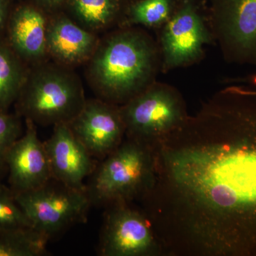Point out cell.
Listing matches in <instances>:
<instances>
[{
  "label": "cell",
  "mask_w": 256,
  "mask_h": 256,
  "mask_svg": "<svg viewBox=\"0 0 256 256\" xmlns=\"http://www.w3.org/2000/svg\"><path fill=\"white\" fill-rule=\"evenodd\" d=\"M151 148L140 202L163 252L256 256V88H225Z\"/></svg>",
  "instance_id": "1"
},
{
  "label": "cell",
  "mask_w": 256,
  "mask_h": 256,
  "mask_svg": "<svg viewBox=\"0 0 256 256\" xmlns=\"http://www.w3.org/2000/svg\"><path fill=\"white\" fill-rule=\"evenodd\" d=\"M159 53L146 32L118 30L99 40L87 62L88 80L98 98L124 105L156 82Z\"/></svg>",
  "instance_id": "2"
},
{
  "label": "cell",
  "mask_w": 256,
  "mask_h": 256,
  "mask_svg": "<svg viewBox=\"0 0 256 256\" xmlns=\"http://www.w3.org/2000/svg\"><path fill=\"white\" fill-rule=\"evenodd\" d=\"M86 101L82 80L72 67L44 60L28 70L15 104L18 116L54 127L68 124Z\"/></svg>",
  "instance_id": "3"
},
{
  "label": "cell",
  "mask_w": 256,
  "mask_h": 256,
  "mask_svg": "<svg viewBox=\"0 0 256 256\" xmlns=\"http://www.w3.org/2000/svg\"><path fill=\"white\" fill-rule=\"evenodd\" d=\"M153 174L151 146L126 137L112 152L98 162L88 178V196L92 206L139 200L150 186Z\"/></svg>",
  "instance_id": "4"
},
{
  "label": "cell",
  "mask_w": 256,
  "mask_h": 256,
  "mask_svg": "<svg viewBox=\"0 0 256 256\" xmlns=\"http://www.w3.org/2000/svg\"><path fill=\"white\" fill-rule=\"evenodd\" d=\"M15 197L32 228L48 242L74 226L86 223L92 206L86 190L69 188L54 178Z\"/></svg>",
  "instance_id": "5"
},
{
  "label": "cell",
  "mask_w": 256,
  "mask_h": 256,
  "mask_svg": "<svg viewBox=\"0 0 256 256\" xmlns=\"http://www.w3.org/2000/svg\"><path fill=\"white\" fill-rule=\"evenodd\" d=\"M120 110L126 137L149 146L178 128L188 116L178 90L156 82L120 106Z\"/></svg>",
  "instance_id": "6"
},
{
  "label": "cell",
  "mask_w": 256,
  "mask_h": 256,
  "mask_svg": "<svg viewBox=\"0 0 256 256\" xmlns=\"http://www.w3.org/2000/svg\"><path fill=\"white\" fill-rule=\"evenodd\" d=\"M98 252L101 256H153L162 252L149 220L130 202L106 207Z\"/></svg>",
  "instance_id": "7"
},
{
  "label": "cell",
  "mask_w": 256,
  "mask_h": 256,
  "mask_svg": "<svg viewBox=\"0 0 256 256\" xmlns=\"http://www.w3.org/2000/svg\"><path fill=\"white\" fill-rule=\"evenodd\" d=\"M212 28L226 60L256 66V0H215Z\"/></svg>",
  "instance_id": "8"
},
{
  "label": "cell",
  "mask_w": 256,
  "mask_h": 256,
  "mask_svg": "<svg viewBox=\"0 0 256 256\" xmlns=\"http://www.w3.org/2000/svg\"><path fill=\"white\" fill-rule=\"evenodd\" d=\"M212 36L196 6L185 2L164 24L160 37L162 70L168 72L200 60Z\"/></svg>",
  "instance_id": "9"
},
{
  "label": "cell",
  "mask_w": 256,
  "mask_h": 256,
  "mask_svg": "<svg viewBox=\"0 0 256 256\" xmlns=\"http://www.w3.org/2000/svg\"><path fill=\"white\" fill-rule=\"evenodd\" d=\"M68 124L74 136L98 161L112 152L126 137L120 106L100 98L86 99L82 110Z\"/></svg>",
  "instance_id": "10"
},
{
  "label": "cell",
  "mask_w": 256,
  "mask_h": 256,
  "mask_svg": "<svg viewBox=\"0 0 256 256\" xmlns=\"http://www.w3.org/2000/svg\"><path fill=\"white\" fill-rule=\"evenodd\" d=\"M25 122L24 133L4 158L10 188L15 194L41 188L52 178L44 142L38 137L36 124L28 119Z\"/></svg>",
  "instance_id": "11"
},
{
  "label": "cell",
  "mask_w": 256,
  "mask_h": 256,
  "mask_svg": "<svg viewBox=\"0 0 256 256\" xmlns=\"http://www.w3.org/2000/svg\"><path fill=\"white\" fill-rule=\"evenodd\" d=\"M44 142L52 178L69 188L86 190L84 180L92 174L99 161L74 136L68 124L54 126L52 136Z\"/></svg>",
  "instance_id": "12"
},
{
  "label": "cell",
  "mask_w": 256,
  "mask_h": 256,
  "mask_svg": "<svg viewBox=\"0 0 256 256\" xmlns=\"http://www.w3.org/2000/svg\"><path fill=\"white\" fill-rule=\"evenodd\" d=\"M47 50L55 62L73 67L90 60L99 40L92 32L60 16L48 22Z\"/></svg>",
  "instance_id": "13"
},
{
  "label": "cell",
  "mask_w": 256,
  "mask_h": 256,
  "mask_svg": "<svg viewBox=\"0 0 256 256\" xmlns=\"http://www.w3.org/2000/svg\"><path fill=\"white\" fill-rule=\"evenodd\" d=\"M47 21L33 6L24 5L15 10L8 20V44L22 60L32 65L44 62L47 50Z\"/></svg>",
  "instance_id": "14"
},
{
  "label": "cell",
  "mask_w": 256,
  "mask_h": 256,
  "mask_svg": "<svg viewBox=\"0 0 256 256\" xmlns=\"http://www.w3.org/2000/svg\"><path fill=\"white\" fill-rule=\"evenodd\" d=\"M9 44L0 41V112H8L18 99L28 70Z\"/></svg>",
  "instance_id": "15"
},
{
  "label": "cell",
  "mask_w": 256,
  "mask_h": 256,
  "mask_svg": "<svg viewBox=\"0 0 256 256\" xmlns=\"http://www.w3.org/2000/svg\"><path fill=\"white\" fill-rule=\"evenodd\" d=\"M72 10L82 28L89 31L107 28L118 14V0H70Z\"/></svg>",
  "instance_id": "16"
},
{
  "label": "cell",
  "mask_w": 256,
  "mask_h": 256,
  "mask_svg": "<svg viewBox=\"0 0 256 256\" xmlns=\"http://www.w3.org/2000/svg\"><path fill=\"white\" fill-rule=\"evenodd\" d=\"M48 240L33 228L0 230V256H42Z\"/></svg>",
  "instance_id": "17"
},
{
  "label": "cell",
  "mask_w": 256,
  "mask_h": 256,
  "mask_svg": "<svg viewBox=\"0 0 256 256\" xmlns=\"http://www.w3.org/2000/svg\"><path fill=\"white\" fill-rule=\"evenodd\" d=\"M172 8V0H140L130 8L128 22L132 24L160 26L171 18Z\"/></svg>",
  "instance_id": "18"
},
{
  "label": "cell",
  "mask_w": 256,
  "mask_h": 256,
  "mask_svg": "<svg viewBox=\"0 0 256 256\" xmlns=\"http://www.w3.org/2000/svg\"><path fill=\"white\" fill-rule=\"evenodd\" d=\"M32 228L11 188L0 182V230Z\"/></svg>",
  "instance_id": "19"
},
{
  "label": "cell",
  "mask_w": 256,
  "mask_h": 256,
  "mask_svg": "<svg viewBox=\"0 0 256 256\" xmlns=\"http://www.w3.org/2000/svg\"><path fill=\"white\" fill-rule=\"evenodd\" d=\"M20 117L18 114L0 112V162H4L6 152L23 134Z\"/></svg>",
  "instance_id": "20"
},
{
  "label": "cell",
  "mask_w": 256,
  "mask_h": 256,
  "mask_svg": "<svg viewBox=\"0 0 256 256\" xmlns=\"http://www.w3.org/2000/svg\"><path fill=\"white\" fill-rule=\"evenodd\" d=\"M9 20L8 0H0V32L2 31Z\"/></svg>",
  "instance_id": "21"
},
{
  "label": "cell",
  "mask_w": 256,
  "mask_h": 256,
  "mask_svg": "<svg viewBox=\"0 0 256 256\" xmlns=\"http://www.w3.org/2000/svg\"><path fill=\"white\" fill-rule=\"evenodd\" d=\"M38 2L41 3L44 6L48 9H53V8H57L62 4H64L65 2L68 0H37Z\"/></svg>",
  "instance_id": "22"
},
{
  "label": "cell",
  "mask_w": 256,
  "mask_h": 256,
  "mask_svg": "<svg viewBox=\"0 0 256 256\" xmlns=\"http://www.w3.org/2000/svg\"><path fill=\"white\" fill-rule=\"evenodd\" d=\"M242 82H246L248 85L256 87V73L249 76L247 78H244Z\"/></svg>",
  "instance_id": "23"
},
{
  "label": "cell",
  "mask_w": 256,
  "mask_h": 256,
  "mask_svg": "<svg viewBox=\"0 0 256 256\" xmlns=\"http://www.w3.org/2000/svg\"><path fill=\"white\" fill-rule=\"evenodd\" d=\"M8 172V168H6V164L2 162H0V182H1L2 178L5 173Z\"/></svg>",
  "instance_id": "24"
}]
</instances>
